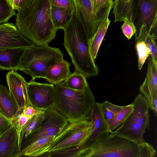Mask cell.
Wrapping results in <instances>:
<instances>
[{
	"label": "cell",
	"instance_id": "obj_35",
	"mask_svg": "<svg viewBox=\"0 0 157 157\" xmlns=\"http://www.w3.org/2000/svg\"><path fill=\"white\" fill-rule=\"evenodd\" d=\"M13 124L12 121L5 116L0 110V134L7 131Z\"/></svg>",
	"mask_w": 157,
	"mask_h": 157
},
{
	"label": "cell",
	"instance_id": "obj_19",
	"mask_svg": "<svg viewBox=\"0 0 157 157\" xmlns=\"http://www.w3.org/2000/svg\"><path fill=\"white\" fill-rule=\"evenodd\" d=\"M136 0L114 1L112 13L114 14V22L128 20L133 23L135 19Z\"/></svg>",
	"mask_w": 157,
	"mask_h": 157
},
{
	"label": "cell",
	"instance_id": "obj_1",
	"mask_svg": "<svg viewBox=\"0 0 157 157\" xmlns=\"http://www.w3.org/2000/svg\"><path fill=\"white\" fill-rule=\"evenodd\" d=\"M140 144L113 131L101 134L92 141L51 153V157H138Z\"/></svg>",
	"mask_w": 157,
	"mask_h": 157
},
{
	"label": "cell",
	"instance_id": "obj_34",
	"mask_svg": "<svg viewBox=\"0 0 157 157\" xmlns=\"http://www.w3.org/2000/svg\"><path fill=\"white\" fill-rule=\"evenodd\" d=\"M121 27L122 32L128 40H130L135 33L136 29L134 23L128 20L124 21Z\"/></svg>",
	"mask_w": 157,
	"mask_h": 157
},
{
	"label": "cell",
	"instance_id": "obj_32",
	"mask_svg": "<svg viewBox=\"0 0 157 157\" xmlns=\"http://www.w3.org/2000/svg\"><path fill=\"white\" fill-rule=\"evenodd\" d=\"M102 105L104 115L109 124L113 117L121 109L122 106L115 105L107 100L102 103Z\"/></svg>",
	"mask_w": 157,
	"mask_h": 157
},
{
	"label": "cell",
	"instance_id": "obj_14",
	"mask_svg": "<svg viewBox=\"0 0 157 157\" xmlns=\"http://www.w3.org/2000/svg\"><path fill=\"white\" fill-rule=\"evenodd\" d=\"M139 90L150 105L154 96L157 93V61L151 57L148 59L146 75Z\"/></svg>",
	"mask_w": 157,
	"mask_h": 157
},
{
	"label": "cell",
	"instance_id": "obj_28",
	"mask_svg": "<svg viewBox=\"0 0 157 157\" xmlns=\"http://www.w3.org/2000/svg\"><path fill=\"white\" fill-rule=\"evenodd\" d=\"M113 3V0H92L93 10L101 24L109 17Z\"/></svg>",
	"mask_w": 157,
	"mask_h": 157
},
{
	"label": "cell",
	"instance_id": "obj_24",
	"mask_svg": "<svg viewBox=\"0 0 157 157\" xmlns=\"http://www.w3.org/2000/svg\"><path fill=\"white\" fill-rule=\"evenodd\" d=\"M109 17L100 24L95 33L89 41V51L92 58L95 60L104 36L110 23Z\"/></svg>",
	"mask_w": 157,
	"mask_h": 157
},
{
	"label": "cell",
	"instance_id": "obj_2",
	"mask_svg": "<svg viewBox=\"0 0 157 157\" xmlns=\"http://www.w3.org/2000/svg\"><path fill=\"white\" fill-rule=\"evenodd\" d=\"M50 0H26L18 11L15 25L35 45H45L53 40L57 31L52 21Z\"/></svg>",
	"mask_w": 157,
	"mask_h": 157
},
{
	"label": "cell",
	"instance_id": "obj_15",
	"mask_svg": "<svg viewBox=\"0 0 157 157\" xmlns=\"http://www.w3.org/2000/svg\"><path fill=\"white\" fill-rule=\"evenodd\" d=\"M132 103L133 110L131 115L133 118L145 132L146 129L150 130V108L147 99L141 94H139Z\"/></svg>",
	"mask_w": 157,
	"mask_h": 157
},
{
	"label": "cell",
	"instance_id": "obj_29",
	"mask_svg": "<svg viewBox=\"0 0 157 157\" xmlns=\"http://www.w3.org/2000/svg\"><path fill=\"white\" fill-rule=\"evenodd\" d=\"M133 110L132 103L122 106L120 111L113 117L109 125L111 131H113L119 127L126 120Z\"/></svg>",
	"mask_w": 157,
	"mask_h": 157
},
{
	"label": "cell",
	"instance_id": "obj_18",
	"mask_svg": "<svg viewBox=\"0 0 157 157\" xmlns=\"http://www.w3.org/2000/svg\"><path fill=\"white\" fill-rule=\"evenodd\" d=\"M70 66V63L64 59L52 63L48 69L45 79L54 85L64 82L71 73Z\"/></svg>",
	"mask_w": 157,
	"mask_h": 157
},
{
	"label": "cell",
	"instance_id": "obj_25",
	"mask_svg": "<svg viewBox=\"0 0 157 157\" xmlns=\"http://www.w3.org/2000/svg\"><path fill=\"white\" fill-rule=\"evenodd\" d=\"M44 110H39L23 127L18 139L19 149L21 141L41 127L44 117Z\"/></svg>",
	"mask_w": 157,
	"mask_h": 157
},
{
	"label": "cell",
	"instance_id": "obj_23",
	"mask_svg": "<svg viewBox=\"0 0 157 157\" xmlns=\"http://www.w3.org/2000/svg\"><path fill=\"white\" fill-rule=\"evenodd\" d=\"M56 136H47L40 138L24 149L19 151L18 156L24 155L36 156L47 152Z\"/></svg>",
	"mask_w": 157,
	"mask_h": 157
},
{
	"label": "cell",
	"instance_id": "obj_10",
	"mask_svg": "<svg viewBox=\"0 0 157 157\" xmlns=\"http://www.w3.org/2000/svg\"><path fill=\"white\" fill-rule=\"evenodd\" d=\"M157 0H136L133 23L138 32L143 25L146 26L148 32L157 35Z\"/></svg>",
	"mask_w": 157,
	"mask_h": 157
},
{
	"label": "cell",
	"instance_id": "obj_21",
	"mask_svg": "<svg viewBox=\"0 0 157 157\" xmlns=\"http://www.w3.org/2000/svg\"><path fill=\"white\" fill-rule=\"evenodd\" d=\"M75 10V6L67 8L51 6V18L55 27L58 29H65L70 21Z\"/></svg>",
	"mask_w": 157,
	"mask_h": 157
},
{
	"label": "cell",
	"instance_id": "obj_41",
	"mask_svg": "<svg viewBox=\"0 0 157 157\" xmlns=\"http://www.w3.org/2000/svg\"><path fill=\"white\" fill-rule=\"evenodd\" d=\"M17 157H51L48 154V152H46L40 155L36 156H32L24 155H18Z\"/></svg>",
	"mask_w": 157,
	"mask_h": 157
},
{
	"label": "cell",
	"instance_id": "obj_3",
	"mask_svg": "<svg viewBox=\"0 0 157 157\" xmlns=\"http://www.w3.org/2000/svg\"><path fill=\"white\" fill-rule=\"evenodd\" d=\"M64 32L63 45L70 55L75 71L86 77L96 76L99 69L89 51V40L75 11Z\"/></svg>",
	"mask_w": 157,
	"mask_h": 157
},
{
	"label": "cell",
	"instance_id": "obj_42",
	"mask_svg": "<svg viewBox=\"0 0 157 157\" xmlns=\"http://www.w3.org/2000/svg\"><path fill=\"white\" fill-rule=\"evenodd\" d=\"M0 135H1L0 134Z\"/></svg>",
	"mask_w": 157,
	"mask_h": 157
},
{
	"label": "cell",
	"instance_id": "obj_4",
	"mask_svg": "<svg viewBox=\"0 0 157 157\" xmlns=\"http://www.w3.org/2000/svg\"><path fill=\"white\" fill-rule=\"evenodd\" d=\"M95 102L90 88L78 91L66 88L60 83L54 85L52 108L65 117L69 122L88 120Z\"/></svg>",
	"mask_w": 157,
	"mask_h": 157
},
{
	"label": "cell",
	"instance_id": "obj_31",
	"mask_svg": "<svg viewBox=\"0 0 157 157\" xmlns=\"http://www.w3.org/2000/svg\"><path fill=\"white\" fill-rule=\"evenodd\" d=\"M16 14L7 0H0V25L7 23L10 18Z\"/></svg>",
	"mask_w": 157,
	"mask_h": 157
},
{
	"label": "cell",
	"instance_id": "obj_16",
	"mask_svg": "<svg viewBox=\"0 0 157 157\" xmlns=\"http://www.w3.org/2000/svg\"><path fill=\"white\" fill-rule=\"evenodd\" d=\"M88 120L92 121L94 126L93 133L89 139L90 140H93L101 134L111 131L103 113L102 103H95Z\"/></svg>",
	"mask_w": 157,
	"mask_h": 157
},
{
	"label": "cell",
	"instance_id": "obj_43",
	"mask_svg": "<svg viewBox=\"0 0 157 157\" xmlns=\"http://www.w3.org/2000/svg\"></svg>",
	"mask_w": 157,
	"mask_h": 157
},
{
	"label": "cell",
	"instance_id": "obj_37",
	"mask_svg": "<svg viewBox=\"0 0 157 157\" xmlns=\"http://www.w3.org/2000/svg\"><path fill=\"white\" fill-rule=\"evenodd\" d=\"M33 116H29L23 114L20 116L17 120L13 122V123L15 122L16 125L18 139L22 128Z\"/></svg>",
	"mask_w": 157,
	"mask_h": 157
},
{
	"label": "cell",
	"instance_id": "obj_5",
	"mask_svg": "<svg viewBox=\"0 0 157 157\" xmlns=\"http://www.w3.org/2000/svg\"><path fill=\"white\" fill-rule=\"evenodd\" d=\"M63 56L59 48L35 45L26 49L18 70L29 75L32 79H45L50 65L63 60Z\"/></svg>",
	"mask_w": 157,
	"mask_h": 157
},
{
	"label": "cell",
	"instance_id": "obj_20",
	"mask_svg": "<svg viewBox=\"0 0 157 157\" xmlns=\"http://www.w3.org/2000/svg\"><path fill=\"white\" fill-rule=\"evenodd\" d=\"M131 114L119 127L113 131L140 145L143 144L146 142L144 137L145 132L135 121Z\"/></svg>",
	"mask_w": 157,
	"mask_h": 157
},
{
	"label": "cell",
	"instance_id": "obj_27",
	"mask_svg": "<svg viewBox=\"0 0 157 157\" xmlns=\"http://www.w3.org/2000/svg\"><path fill=\"white\" fill-rule=\"evenodd\" d=\"M87 77L81 73L74 71L64 82L60 84L64 86L75 90H83L89 88Z\"/></svg>",
	"mask_w": 157,
	"mask_h": 157
},
{
	"label": "cell",
	"instance_id": "obj_11",
	"mask_svg": "<svg viewBox=\"0 0 157 157\" xmlns=\"http://www.w3.org/2000/svg\"><path fill=\"white\" fill-rule=\"evenodd\" d=\"M34 45L22 35L14 24L0 25V49H27Z\"/></svg>",
	"mask_w": 157,
	"mask_h": 157
},
{
	"label": "cell",
	"instance_id": "obj_9",
	"mask_svg": "<svg viewBox=\"0 0 157 157\" xmlns=\"http://www.w3.org/2000/svg\"><path fill=\"white\" fill-rule=\"evenodd\" d=\"M54 85L42 83L32 79L27 82V92L30 105L37 110L52 108Z\"/></svg>",
	"mask_w": 157,
	"mask_h": 157
},
{
	"label": "cell",
	"instance_id": "obj_8",
	"mask_svg": "<svg viewBox=\"0 0 157 157\" xmlns=\"http://www.w3.org/2000/svg\"><path fill=\"white\" fill-rule=\"evenodd\" d=\"M6 80L10 96L18 109L15 121L30 105L27 92V82L21 75L13 71L7 74Z\"/></svg>",
	"mask_w": 157,
	"mask_h": 157
},
{
	"label": "cell",
	"instance_id": "obj_38",
	"mask_svg": "<svg viewBox=\"0 0 157 157\" xmlns=\"http://www.w3.org/2000/svg\"><path fill=\"white\" fill-rule=\"evenodd\" d=\"M12 8L18 11L22 7L26 0H7Z\"/></svg>",
	"mask_w": 157,
	"mask_h": 157
},
{
	"label": "cell",
	"instance_id": "obj_13",
	"mask_svg": "<svg viewBox=\"0 0 157 157\" xmlns=\"http://www.w3.org/2000/svg\"><path fill=\"white\" fill-rule=\"evenodd\" d=\"M18 137L16 123L0 136V157H16L19 154Z\"/></svg>",
	"mask_w": 157,
	"mask_h": 157
},
{
	"label": "cell",
	"instance_id": "obj_17",
	"mask_svg": "<svg viewBox=\"0 0 157 157\" xmlns=\"http://www.w3.org/2000/svg\"><path fill=\"white\" fill-rule=\"evenodd\" d=\"M26 49H0V69L17 71Z\"/></svg>",
	"mask_w": 157,
	"mask_h": 157
},
{
	"label": "cell",
	"instance_id": "obj_40",
	"mask_svg": "<svg viewBox=\"0 0 157 157\" xmlns=\"http://www.w3.org/2000/svg\"><path fill=\"white\" fill-rule=\"evenodd\" d=\"M39 110H37L35 109L33 106L30 105L25 109L23 114L27 116H32L36 114Z\"/></svg>",
	"mask_w": 157,
	"mask_h": 157
},
{
	"label": "cell",
	"instance_id": "obj_36",
	"mask_svg": "<svg viewBox=\"0 0 157 157\" xmlns=\"http://www.w3.org/2000/svg\"><path fill=\"white\" fill-rule=\"evenodd\" d=\"M51 6L63 8L74 7V0H50Z\"/></svg>",
	"mask_w": 157,
	"mask_h": 157
},
{
	"label": "cell",
	"instance_id": "obj_6",
	"mask_svg": "<svg viewBox=\"0 0 157 157\" xmlns=\"http://www.w3.org/2000/svg\"><path fill=\"white\" fill-rule=\"evenodd\" d=\"M93 128L92 122L88 120L69 122L56 136L48 152L58 151L83 144L90 137Z\"/></svg>",
	"mask_w": 157,
	"mask_h": 157
},
{
	"label": "cell",
	"instance_id": "obj_26",
	"mask_svg": "<svg viewBox=\"0 0 157 157\" xmlns=\"http://www.w3.org/2000/svg\"><path fill=\"white\" fill-rule=\"evenodd\" d=\"M157 35L149 33L145 25L142 26L138 33L135 35V40H140L144 43L150 51L151 57L156 61H157Z\"/></svg>",
	"mask_w": 157,
	"mask_h": 157
},
{
	"label": "cell",
	"instance_id": "obj_7",
	"mask_svg": "<svg viewBox=\"0 0 157 157\" xmlns=\"http://www.w3.org/2000/svg\"><path fill=\"white\" fill-rule=\"evenodd\" d=\"M44 110V117L41 127L21 141L19 151L42 137L56 136L69 123L65 117L53 109Z\"/></svg>",
	"mask_w": 157,
	"mask_h": 157
},
{
	"label": "cell",
	"instance_id": "obj_33",
	"mask_svg": "<svg viewBox=\"0 0 157 157\" xmlns=\"http://www.w3.org/2000/svg\"><path fill=\"white\" fill-rule=\"evenodd\" d=\"M138 157H157L156 150L152 145L145 142L140 145Z\"/></svg>",
	"mask_w": 157,
	"mask_h": 157
},
{
	"label": "cell",
	"instance_id": "obj_30",
	"mask_svg": "<svg viewBox=\"0 0 157 157\" xmlns=\"http://www.w3.org/2000/svg\"><path fill=\"white\" fill-rule=\"evenodd\" d=\"M135 47L138 56V69L140 70L146 59L150 55L149 50L142 41L136 40Z\"/></svg>",
	"mask_w": 157,
	"mask_h": 157
},
{
	"label": "cell",
	"instance_id": "obj_12",
	"mask_svg": "<svg viewBox=\"0 0 157 157\" xmlns=\"http://www.w3.org/2000/svg\"><path fill=\"white\" fill-rule=\"evenodd\" d=\"M74 2L76 13L90 41L101 24L93 10L92 0H74Z\"/></svg>",
	"mask_w": 157,
	"mask_h": 157
},
{
	"label": "cell",
	"instance_id": "obj_39",
	"mask_svg": "<svg viewBox=\"0 0 157 157\" xmlns=\"http://www.w3.org/2000/svg\"><path fill=\"white\" fill-rule=\"evenodd\" d=\"M150 108L156 117L157 116V93L153 96L152 101L149 105Z\"/></svg>",
	"mask_w": 157,
	"mask_h": 157
},
{
	"label": "cell",
	"instance_id": "obj_22",
	"mask_svg": "<svg viewBox=\"0 0 157 157\" xmlns=\"http://www.w3.org/2000/svg\"><path fill=\"white\" fill-rule=\"evenodd\" d=\"M0 110L13 123L16 119L18 109L7 88L0 85Z\"/></svg>",
	"mask_w": 157,
	"mask_h": 157
}]
</instances>
